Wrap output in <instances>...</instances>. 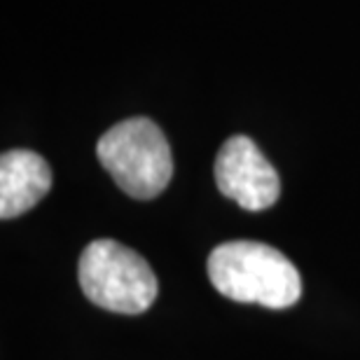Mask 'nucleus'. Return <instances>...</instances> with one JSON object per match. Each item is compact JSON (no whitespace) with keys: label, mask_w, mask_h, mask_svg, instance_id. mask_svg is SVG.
Wrapping results in <instances>:
<instances>
[{"label":"nucleus","mask_w":360,"mask_h":360,"mask_svg":"<svg viewBox=\"0 0 360 360\" xmlns=\"http://www.w3.org/2000/svg\"><path fill=\"white\" fill-rule=\"evenodd\" d=\"M77 276L94 304L115 314L148 311L160 292L146 257L112 239H96L82 250Z\"/></svg>","instance_id":"3"},{"label":"nucleus","mask_w":360,"mask_h":360,"mask_svg":"<svg viewBox=\"0 0 360 360\" xmlns=\"http://www.w3.org/2000/svg\"><path fill=\"white\" fill-rule=\"evenodd\" d=\"M208 278L234 302L288 309L302 297V276L274 246L260 241H227L208 255Z\"/></svg>","instance_id":"1"},{"label":"nucleus","mask_w":360,"mask_h":360,"mask_svg":"<svg viewBox=\"0 0 360 360\" xmlns=\"http://www.w3.org/2000/svg\"><path fill=\"white\" fill-rule=\"evenodd\" d=\"M52 187L49 164L33 150H7L0 157V218L31 211Z\"/></svg>","instance_id":"5"},{"label":"nucleus","mask_w":360,"mask_h":360,"mask_svg":"<svg viewBox=\"0 0 360 360\" xmlns=\"http://www.w3.org/2000/svg\"><path fill=\"white\" fill-rule=\"evenodd\" d=\"M213 174L218 190L246 211H264L281 194L276 169L248 136H232L222 143Z\"/></svg>","instance_id":"4"},{"label":"nucleus","mask_w":360,"mask_h":360,"mask_svg":"<svg viewBox=\"0 0 360 360\" xmlns=\"http://www.w3.org/2000/svg\"><path fill=\"white\" fill-rule=\"evenodd\" d=\"M98 162L134 199H155L174 176V157L162 129L148 117H131L98 139Z\"/></svg>","instance_id":"2"}]
</instances>
